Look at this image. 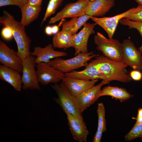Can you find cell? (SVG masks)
Returning <instances> with one entry per match:
<instances>
[{
    "label": "cell",
    "mask_w": 142,
    "mask_h": 142,
    "mask_svg": "<svg viewBox=\"0 0 142 142\" xmlns=\"http://www.w3.org/2000/svg\"><path fill=\"white\" fill-rule=\"evenodd\" d=\"M73 35L62 30L55 34L53 39V45L55 48L67 49L71 47Z\"/></svg>",
    "instance_id": "cell-22"
},
{
    "label": "cell",
    "mask_w": 142,
    "mask_h": 142,
    "mask_svg": "<svg viewBox=\"0 0 142 142\" xmlns=\"http://www.w3.org/2000/svg\"><path fill=\"white\" fill-rule=\"evenodd\" d=\"M103 133L102 131L97 129L94 138L93 142H101L102 134Z\"/></svg>",
    "instance_id": "cell-30"
},
{
    "label": "cell",
    "mask_w": 142,
    "mask_h": 142,
    "mask_svg": "<svg viewBox=\"0 0 142 142\" xmlns=\"http://www.w3.org/2000/svg\"><path fill=\"white\" fill-rule=\"evenodd\" d=\"M110 83L107 80H102L98 84L86 89L76 97L78 104L82 113L99 98L102 86Z\"/></svg>",
    "instance_id": "cell-12"
},
{
    "label": "cell",
    "mask_w": 142,
    "mask_h": 142,
    "mask_svg": "<svg viewBox=\"0 0 142 142\" xmlns=\"http://www.w3.org/2000/svg\"><path fill=\"white\" fill-rule=\"evenodd\" d=\"M45 33L48 35H50L53 34L52 27L47 26L45 28Z\"/></svg>",
    "instance_id": "cell-34"
},
{
    "label": "cell",
    "mask_w": 142,
    "mask_h": 142,
    "mask_svg": "<svg viewBox=\"0 0 142 142\" xmlns=\"http://www.w3.org/2000/svg\"><path fill=\"white\" fill-rule=\"evenodd\" d=\"M115 6L114 0H95L89 1L85 14L94 17L103 16Z\"/></svg>",
    "instance_id": "cell-17"
},
{
    "label": "cell",
    "mask_w": 142,
    "mask_h": 142,
    "mask_svg": "<svg viewBox=\"0 0 142 142\" xmlns=\"http://www.w3.org/2000/svg\"><path fill=\"white\" fill-rule=\"evenodd\" d=\"M20 72L2 65H0V79L12 86L16 91L22 89L21 76Z\"/></svg>",
    "instance_id": "cell-18"
},
{
    "label": "cell",
    "mask_w": 142,
    "mask_h": 142,
    "mask_svg": "<svg viewBox=\"0 0 142 142\" xmlns=\"http://www.w3.org/2000/svg\"><path fill=\"white\" fill-rule=\"evenodd\" d=\"M129 74L131 79L134 80L139 81L142 79V73L140 70L133 69L130 72Z\"/></svg>",
    "instance_id": "cell-29"
},
{
    "label": "cell",
    "mask_w": 142,
    "mask_h": 142,
    "mask_svg": "<svg viewBox=\"0 0 142 142\" xmlns=\"http://www.w3.org/2000/svg\"><path fill=\"white\" fill-rule=\"evenodd\" d=\"M0 23L4 26L10 27L12 29L19 57L23 60L30 56L31 41L26 32L25 26L16 21L13 16L5 10L3 11V15L0 17Z\"/></svg>",
    "instance_id": "cell-2"
},
{
    "label": "cell",
    "mask_w": 142,
    "mask_h": 142,
    "mask_svg": "<svg viewBox=\"0 0 142 142\" xmlns=\"http://www.w3.org/2000/svg\"><path fill=\"white\" fill-rule=\"evenodd\" d=\"M95 23H85L80 32L73 36L71 47L75 49L74 55L80 53L88 52V42L90 36L95 33L94 27Z\"/></svg>",
    "instance_id": "cell-10"
},
{
    "label": "cell",
    "mask_w": 142,
    "mask_h": 142,
    "mask_svg": "<svg viewBox=\"0 0 142 142\" xmlns=\"http://www.w3.org/2000/svg\"><path fill=\"white\" fill-rule=\"evenodd\" d=\"M53 34H56L59 31V26L57 25H54L52 27Z\"/></svg>",
    "instance_id": "cell-35"
},
{
    "label": "cell",
    "mask_w": 142,
    "mask_h": 142,
    "mask_svg": "<svg viewBox=\"0 0 142 142\" xmlns=\"http://www.w3.org/2000/svg\"><path fill=\"white\" fill-rule=\"evenodd\" d=\"M105 96H111L122 102L133 97L124 88L116 87L106 86L101 89L99 97Z\"/></svg>",
    "instance_id": "cell-19"
},
{
    "label": "cell",
    "mask_w": 142,
    "mask_h": 142,
    "mask_svg": "<svg viewBox=\"0 0 142 142\" xmlns=\"http://www.w3.org/2000/svg\"><path fill=\"white\" fill-rule=\"evenodd\" d=\"M99 55L94 54L93 52L81 53L70 59H64L57 57L50 60L48 63L55 69L65 73L82 67H86L89 61Z\"/></svg>",
    "instance_id": "cell-3"
},
{
    "label": "cell",
    "mask_w": 142,
    "mask_h": 142,
    "mask_svg": "<svg viewBox=\"0 0 142 142\" xmlns=\"http://www.w3.org/2000/svg\"><path fill=\"white\" fill-rule=\"evenodd\" d=\"M94 41L97 49L103 55L115 61L123 62L122 44L118 40L108 39L98 32L94 37Z\"/></svg>",
    "instance_id": "cell-5"
},
{
    "label": "cell",
    "mask_w": 142,
    "mask_h": 142,
    "mask_svg": "<svg viewBox=\"0 0 142 142\" xmlns=\"http://www.w3.org/2000/svg\"><path fill=\"white\" fill-rule=\"evenodd\" d=\"M123 62L133 69L142 71V55L130 39H125L122 43Z\"/></svg>",
    "instance_id": "cell-7"
},
{
    "label": "cell",
    "mask_w": 142,
    "mask_h": 142,
    "mask_svg": "<svg viewBox=\"0 0 142 142\" xmlns=\"http://www.w3.org/2000/svg\"><path fill=\"white\" fill-rule=\"evenodd\" d=\"M138 138H142V123H135L131 130L125 135V141H129Z\"/></svg>",
    "instance_id": "cell-25"
},
{
    "label": "cell",
    "mask_w": 142,
    "mask_h": 142,
    "mask_svg": "<svg viewBox=\"0 0 142 142\" xmlns=\"http://www.w3.org/2000/svg\"><path fill=\"white\" fill-rule=\"evenodd\" d=\"M97 112L98 117L97 129L102 131L104 133L106 130V125L105 109L102 103L98 104Z\"/></svg>",
    "instance_id": "cell-23"
},
{
    "label": "cell",
    "mask_w": 142,
    "mask_h": 142,
    "mask_svg": "<svg viewBox=\"0 0 142 142\" xmlns=\"http://www.w3.org/2000/svg\"><path fill=\"white\" fill-rule=\"evenodd\" d=\"M51 86L58 96L57 98H54V100L64 112L83 119L76 98L70 93L63 83L62 82L59 84L51 85Z\"/></svg>",
    "instance_id": "cell-4"
},
{
    "label": "cell",
    "mask_w": 142,
    "mask_h": 142,
    "mask_svg": "<svg viewBox=\"0 0 142 142\" xmlns=\"http://www.w3.org/2000/svg\"><path fill=\"white\" fill-rule=\"evenodd\" d=\"M90 0H78V1L83 2H88L90 1Z\"/></svg>",
    "instance_id": "cell-39"
},
{
    "label": "cell",
    "mask_w": 142,
    "mask_h": 142,
    "mask_svg": "<svg viewBox=\"0 0 142 142\" xmlns=\"http://www.w3.org/2000/svg\"><path fill=\"white\" fill-rule=\"evenodd\" d=\"M36 73L39 83L46 85L50 83H57L64 77V74L54 68L48 63L36 64Z\"/></svg>",
    "instance_id": "cell-8"
},
{
    "label": "cell",
    "mask_w": 142,
    "mask_h": 142,
    "mask_svg": "<svg viewBox=\"0 0 142 142\" xmlns=\"http://www.w3.org/2000/svg\"><path fill=\"white\" fill-rule=\"evenodd\" d=\"M119 22L121 25L128 27L129 28L136 29L142 37V22L133 21L125 18L121 19ZM137 49L142 53V44L140 47Z\"/></svg>",
    "instance_id": "cell-24"
},
{
    "label": "cell",
    "mask_w": 142,
    "mask_h": 142,
    "mask_svg": "<svg viewBox=\"0 0 142 142\" xmlns=\"http://www.w3.org/2000/svg\"><path fill=\"white\" fill-rule=\"evenodd\" d=\"M139 5H142V0H135Z\"/></svg>",
    "instance_id": "cell-38"
},
{
    "label": "cell",
    "mask_w": 142,
    "mask_h": 142,
    "mask_svg": "<svg viewBox=\"0 0 142 142\" xmlns=\"http://www.w3.org/2000/svg\"><path fill=\"white\" fill-rule=\"evenodd\" d=\"M16 6L20 8L28 4V0H13Z\"/></svg>",
    "instance_id": "cell-32"
},
{
    "label": "cell",
    "mask_w": 142,
    "mask_h": 142,
    "mask_svg": "<svg viewBox=\"0 0 142 142\" xmlns=\"http://www.w3.org/2000/svg\"><path fill=\"white\" fill-rule=\"evenodd\" d=\"M92 16L85 14L77 17L72 18L70 20L62 21V30L70 32L73 35L75 34L78 31Z\"/></svg>",
    "instance_id": "cell-20"
},
{
    "label": "cell",
    "mask_w": 142,
    "mask_h": 142,
    "mask_svg": "<svg viewBox=\"0 0 142 142\" xmlns=\"http://www.w3.org/2000/svg\"><path fill=\"white\" fill-rule=\"evenodd\" d=\"M89 2L78 1L75 2L67 4L60 11L50 19L48 24L54 23L65 18L77 17L85 14V10Z\"/></svg>",
    "instance_id": "cell-11"
},
{
    "label": "cell",
    "mask_w": 142,
    "mask_h": 142,
    "mask_svg": "<svg viewBox=\"0 0 142 142\" xmlns=\"http://www.w3.org/2000/svg\"><path fill=\"white\" fill-rule=\"evenodd\" d=\"M35 57L31 55L23 60L22 89L33 90H41L36 75Z\"/></svg>",
    "instance_id": "cell-6"
},
{
    "label": "cell",
    "mask_w": 142,
    "mask_h": 142,
    "mask_svg": "<svg viewBox=\"0 0 142 142\" xmlns=\"http://www.w3.org/2000/svg\"><path fill=\"white\" fill-rule=\"evenodd\" d=\"M1 35L3 39L7 40L11 39L13 37L12 29L8 26H5L2 28Z\"/></svg>",
    "instance_id": "cell-28"
},
{
    "label": "cell",
    "mask_w": 142,
    "mask_h": 142,
    "mask_svg": "<svg viewBox=\"0 0 142 142\" xmlns=\"http://www.w3.org/2000/svg\"><path fill=\"white\" fill-rule=\"evenodd\" d=\"M59 6L55 2L50 0L45 15L41 24V27L47 19L55 13Z\"/></svg>",
    "instance_id": "cell-27"
},
{
    "label": "cell",
    "mask_w": 142,
    "mask_h": 142,
    "mask_svg": "<svg viewBox=\"0 0 142 142\" xmlns=\"http://www.w3.org/2000/svg\"><path fill=\"white\" fill-rule=\"evenodd\" d=\"M98 79L88 80L75 78L64 77L62 82L70 93L76 97L84 90L95 85Z\"/></svg>",
    "instance_id": "cell-15"
},
{
    "label": "cell",
    "mask_w": 142,
    "mask_h": 142,
    "mask_svg": "<svg viewBox=\"0 0 142 142\" xmlns=\"http://www.w3.org/2000/svg\"><path fill=\"white\" fill-rule=\"evenodd\" d=\"M95 0H90V1H94Z\"/></svg>",
    "instance_id": "cell-40"
},
{
    "label": "cell",
    "mask_w": 142,
    "mask_h": 142,
    "mask_svg": "<svg viewBox=\"0 0 142 142\" xmlns=\"http://www.w3.org/2000/svg\"><path fill=\"white\" fill-rule=\"evenodd\" d=\"M9 5H16L13 0H0V7Z\"/></svg>",
    "instance_id": "cell-33"
},
{
    "label": "cell",
    "mask_w": 142,
    "mask_h": 142,
    "mask_svg": "<svg viewBox=\"0 0 142 142\" xmlns=\"http://www.w3.org/2000/svg\"><path fill=\"white\" fill-rule=\"evenodd\" d=\"M56 3L59 6L64 0H51Z\"/></svg>",
    "instance_id": "cell-37"
},
{
    "label": "cell",
    "mask_w": 142,
    "mask_h": 142,
    "mask_svg": "<svg viewBox=\"0 0 142 142\" xmlns=\"http://www.w3.org/2000/svg\"><path fill=\"white\" fill-rule=\"evenodd\" d=\"M65 113L73 139L79 142H86L89 132L83 119L67 113Z\"/></svg>",
    "instance_id": "cell-14"
},
{
    "label": "cell",
    "mask_w": 142,
    "mask_h": 142,
    "mask_svg": "<svg viewBox=\"0 0 142 142\" xmlns=\"http://www.w3.org/2000/svg\"><path fill=\"white\" fill-rule=\"evenodd\" d=\"M53 46L50 44L44 47L37 46L33 48L34 51L31 54L36 56L34 60L36 64L42 62L48 63L52 59L67 55L65 52L55 50Z\"/></svg>",
    "instance_id": "cell-16"
},
{
    "label": "cell",
    "mask_w": 142,
    "mask_h": 142,
    "mask_svg": "<svg viewBox=\"0 0 142 142\" xmlns=\"http://www.w3.org/2000/svg\"><path fill=\"white\" fill-rule=\"evenodd\" d=\"M138 118H142V108H139L136 117Z\"/></svg>",
    "instance_id": "cell-36"
},
{
    "label": "cell",
    "mask_w": 142,
    "mask_h": 142,
    "mask_svg": "<svg viewBox=\"0 0 142 142\" xmlns=\"http://www.w3.org/2000/svg\"><path fill=\"white\" fill-rule=\"evenodd\" d=\"M0 62L3 65L22 73L23 60L17 52L9 48L2 40H0Z\"/></svg>",
    "instance_id": "cell-9"
},
{
    "label": "cell",
    "mask_w": 142,
    "mask_h": 142,
    "mask_svg": "<svg viewBox=\"0 0 142 142\" xmlns=\"http://www.w3.org/2000/svg\"><path fill=\"white\" fill-rule=\"evenodd\" d=\"M42 0H28V4L36 6L41 7Z\"/></svg>",
    "instance_id": "cell-31"
},
{
    "label": "cell",
    "mask_w": 142,
    "mask_h": 142,
    "mask_svg": "<svg viewBox=\"0 0 142 142\" xmlns=\"http://www.w3.org/2000/svg\"><path fill=\"white\" fill-rule=\"evenodd\" d=\"M134 9V8H133L123 13L111 17L97 18L92 17L91 19L106 31L109 38H112L120 21L128 16Z\"/></svg>",
    "instance_id": "cell-13"
},
{
    "label": "cell",
    "mask_w": 142,
    "mask_h": 142,
    "mask_svg": "<svg viewBox=\"0 0 142 142\" xmlns=\"http://www.w3.org/2000/svg\"><path fill=\"white\" fill-rule=\"evenodd\" d=\"M125 18L133 21L142 22V5H139L134 8V11Z\"/></svg>",
    "instance_id": "cell-26"
},
{
    "label": "cell",
    "mask_w": 142,
    "mask_h": 142,
    "mask_svg": "<svg viewBox=\"0 0 142 142\" xmlns=\"http://www.w3.org/2000/svg\"><path fill=\"white\" fill-rule=\"evenodd\" d=\"M20 9L22 18L21 23L27 26L37 19L41 11V7H37L28 4Z\"/></svg>",
    "instance_id": "cell-21"
},
{
    "label": "cell",
    "mask_w": 142,
    "mask_h": 142,
    "mask_svg": "<svg viewBox=\"0 0 142 142\" xmlns=\"http://www.w3.org/2000/svg\"><path fill=\"white\" fill-rule=\"evenodd\" d=\"M84 69L65 73V77L88 80L101 79L110 82L113 81L127 83L132 79L123 62L115 61L104 55L95 57Z\"/></svg>",
    "instance_id": "cell-1"
}]
</instances>
